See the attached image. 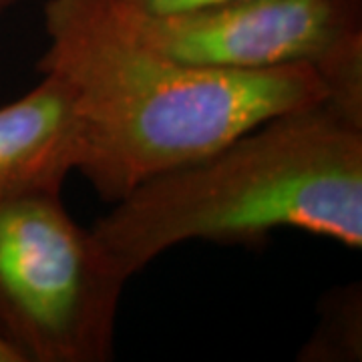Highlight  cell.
Returning a JSON list of instances; mask_svg holds the SVG:
<instances>
[{"label":"cell","mask_w":362,"mask_h":362,"mask_svg":"<svg viewBox=\"0 0 362 362\" xmlns=\"http://www.w3.org/2000/svg\"><path fill=\"white\" fill-rule=\"evenodd\" d=\"M45 33L37 69L66 85L77 171L111 204L272 117L328 103L310 66L221 71L169 59L129 35L107 0H49Z\"/></svg>","instance_id":"6da1fadb"},{"label":"cell","mask_w":362,"mask_h":362,"mask_svg":"<svg viewBox=\"0 0 362 362\" xmlns=\"http://www.w3.org/2000/svg\"><path fill=\"white\" fill-rule=\"evenodd\" d=\"M280 230L362 247V125L328 103L145 181L93 226L129 280L181 244L256 246Z\"/></svg>","instance_id":"7a4b0ae2"},{"label":"cell","mask_w":362,"mask_h":362,"mask_svg":"<svg viewBox=\"0 0 362 362\" xmlns=\"http://www.w3.org/2000/svg\"><path fill=\"white\" fill-rule=\"evenodd\" d=\"M127 282L61 192L0 202V330L25 362L113 361Z\"/></svg>","instance_id":"3957f363"},{"label":"cell","mask_w":362,"mask_h":362,"mask_svg":"<svg viewBox=\"0 0 362 362\" xmlns=\"http://www.w3.org/2000/svg\"><path fill=\"white\" fill-rule=\"evenodd\" d=\"M107 2L129 35L175 61L221 71L310 66L328 105L362 125V0H242L159 16Z\"/></svg>","instance_id":"277c9868"},{"label":"cell","mask_w":362,"mask_h":362,"mask_svg":"<svg viewBox=\"0 0 362 362\" xmlns=\"http://www.w3.org/2000/svg\"><path fill=\"white\" fill-rule=\"evenodd\" d=\"M78 123L66 85L42 73L37 87L0 107V202L63 192L77 171Z\"/></svg>","instance_id":"5b68a950"},{"label":"cell","mask_w":362,"mask_h":362,"mask_svg":"<svg viewBox=\"0 0 362 362\" xmlns=\"http://www.w3.org/2000/svg\"><path fill=\"white\" fill-rule=\"evenodd\" d=\"M318 324L298 352L304 362H352L362 358L361 282L332 288L318 306Z\"/></svg>","instance_id":"8992f818"},{"label":"cell","mask_w":362,"mask_h":362,"mask_svg":"<svg viewBox=\"0 0 362 362\" xmlns=\"http://www.w3.org/2000/svg\"><path fill=\"white\" fill-rule=\"evenodd\" d=\"M111 2L129 13L159 16V14H180L202 11V8H214V6H223V4L242 2V0H111Z\"/></svg>","instance_id":"52a82bcc"},{"label":"cell","mask_w":362,"mask_h":362,"mask_svg":"<svg viewBox=\"0 0 362 362\" xmlns=\"http://www.w3.org/2000/svg\"><path fill=\"white\" fill-rule=\"evenodd\" d=\"M0 362H25L23 354L18 352V349L6 338L2 330H0Z\"/></svg>","instance_id":"ba28073f"},{"label":"cell","mask_w":362,"mask_h":362,"mask_svg":"<svg viewBox=\"0 0 362 362\" xmlns=\"http://www.w3.org/2000/svg\"><path fill=\"white\" fill-rule=\"evenodd\" d=\"M13 2H16V0H0V11H2V8H6V6H8V4H13Z\"/></svg>","instance_id":"9c48e42d"}]
</instances>
